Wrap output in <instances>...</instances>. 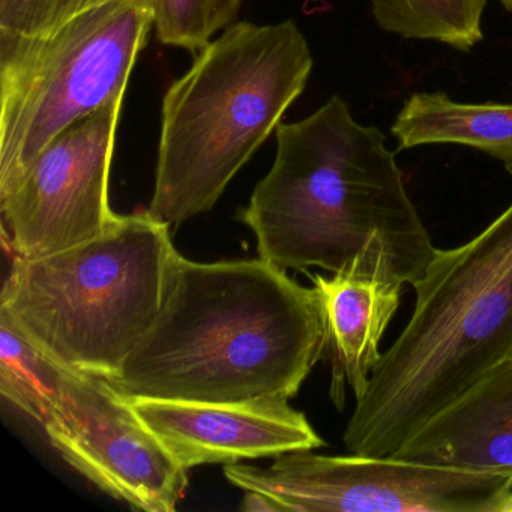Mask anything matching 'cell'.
Instances as JSON below:
<instances>
[{"instance_id": "obj_16", "label": "cell", "mask_w": 512, "mask_h": 512, "mask_svg": "<svg viewBox=\"0 0 512 512\" xmlns=\"http://www.w3.org/2000/svg\"><path fill=\"white\" fill-rule=\"evenodd\" d=\"M152 28L166 46L196 55L235 22L241 0H146Z\"/></svg>"}, {"instance_id": "obj_18", "label": "cell", "mask_w": 512, "mask_h": 512, "mask_svg": "<svg viewBox=\"0 0 512 512\" xmlns=\"http://www.w3.org/2000/svg\"><path fill=\"white\" fill-rule=\"evenodd\" d=\"M242 511L248 512H283L284 508L281 503L266 494L259 493V491H247L244 503L241 506Z\"/></svg>"}, {"instance_id": "obj_7", "label": "cell", "mask_w": 512, "mask_h": 512, "mask_svg": "<svg viewBox=\"0 0 512 512\" xmlns=\"http://www.w3.org/2000/svg\"><path fill=\"white\" fill-rule=\"evenodd\" d=\"M227 481L296 512H508L512 481L496 473L395 457L280 455L269 467L230 463Z\"/></svg>"}, {"instance_id": "obj_3", "label": "cell", "mask_w": 512, "mask_h": 512, "mask_svg": "<svg viewBox=\"0 0 512 512\" xmlns=\"http://www.w3.org/2000/svg\"><path fill=\"white\" fill-rule=\"evenodd\" d=\"M412 287L409 322L382 353L344 430L350 454L391 457L512 358V203L466 244L437 248Z\"/></svg>"}, {"instance_id": "obj_15", "label": "cell", "mask_w": 512, "mask_h": 512, "mask_svg": "<svg viewBox=\"0 0 512 512\" xmlns=\"http://www.w3.org/2000/svg\"><path fill=\"white\" fill-rule=\"evenodd\" d=\"M67 368L0 319V394L46 427L62 398Z\"/></svg>"}, {"instance_id": "obj_9", "label": "cell", "mask_w": 512, "mask_h": 512, "mask_svg": "<svg viewBox=\"0 0 512 512\" xmlns=\"http://www.w3.org/2000/svg\"><path fill=\"white\" fill-rule=\"evenodd\" d=\"M43 428L71 467L131 508L173 512L184 496L188 470L106 377L67 370L58 409Z\"/></svg>"}, {"instance_id": "obj_2", "label": "cell", "mask_w": 512, "mask_h": 512, "mask_svg": "<svg viewBox=\"0 0 512 512\" xmlns=\"http://www.w3.org/2000/svg\"><path fill=\"white\" fill-rule=\"evenodd\" d=\"M328 347L316 287L268 260L176 257L163 307L109 380L128 398L295 397Z\"/></svg>"}, {"instance_id": "obj_17", "label": "cell", "mask_w": 512, "mask_h": 512, "mask_svg": "<svg viewBox=\"0 0 512 512\" xmlns=\"http://www.w3.org/2000/svg\"><path fill=\"white\" fill-rule=\"evenodd\" d=\"M110 0H0V32L43 35Z\"/></svg>"}, {"instance_id": "obj_20", "label": "cell", "mask_w": 512, "mask_h": 512, "mask_svg": "<svg viewBox=\"0 0 512 512\" xmlns=\"http://www.w3.org/2000/svg\"><path fill=\"white\" fill-rule=\"evenodd\" d=\"M508 512H512V499H511V505H509V511Z\"/></svg>"}, {"instance_id": "obj_12", "label": "cell", "mask_w": 512, "mask_h": 512, "mask_svg": "<svg viewBox=\"0 0 512 512\" xmlns=\"http://www.w3.org/2000/svg\"><path fill=\"white\" fill-rule=\"evenodd\" d=\"M325 319L332 356L331 397L338 409L346 404V389L356 400L367 391L379 364L380 343L400 307L401 287L370 275L337 272L313 275Z\"/></svg>"}, {"instance_id": "obj_8", "label": "cell", "mask_w": 512, "mask_h": 512, "mask_svg": "<svg viewBox=\"0 0 512 512\" xmlns=\"http://www.w3.org/2000/svg\"><path fill=\"white\" fill-rule=\"evenodd\" d=\"M124 98L74 122L0 194L5 239L14 256L38 259L106 232L110 170Z\"/></svg>"}, {"instance_id": "obj_1", "label": "cell", "mask_w": 512, "mask_h": 512, "mask_svg": "<svg viewBox=\"0 0 512 512\" xmlns=\"http://www.w3.org/2000/svg\"><path fill=\"white\" fill-rule=\"evenodd\" d=\"M268 175L241 218L260 259L281 269L356 272L413 284L437 248L404 184L394 152L334 95L301 121L280 124Z\"/></svg>"}, {"instance_id": "obj_6", "label": "cell", "mask_w": 512, "mask_h": 512, "mask_svg": "<svg viewBox=\"0 0 512 512\" xmlns=\"http://www.w3.org/2000/svg\"><path fill=\"white\" fill-rule=\"evenodd\" d=\"M151 29L146 0H110L49 34L0 32V194L62 131L124 98Z\"/></svg>"}, {"instance_id": "obj_14", "label": "cell", "mask_w": 512, "mask_h": 512, "mask_svg": "<svg viewBox=\"0 0 512 512\" xmlns=\"http://www.w3.org/2000/svg\"><path fill=\"white\" fill-rule=\"evenodd\" d=\"M380 29L406 40L434 41L460 52L481 43L488 0H368Z\"/></svg>"}, {"instance_id": "obj_5", "label": "cell", "mask_w": 512, "mask_h": 512, "mask_svg": "<svg viewBox=\"0 0 512 512\" xmlns=\"http://www.w3.org/2000/svg\"><path fill=\"white\" fill-rule=\"evenodd\" d=\"M178 250L148 211L38 259L14 257L0 319L67 370L112 379L157 319Z\"/></svg>"}, {"instance_id": "obj_10", "label": "cell", "mask_w": 512, "mask_h": 512, "mask_svg": "<svg viewBox=\"0 0 512 512\" xmlns=\"http://www.w3.org/2000/svg\"><path fill=\"white\" fill-rule=\"evenodd\" d=\"M142 421L185 469L322 448L307 416L287 398L245 403L130 398Z\"/></svg>"}, {"instance_id": "obj_19", "label": "cell", "mask_w": 512, "mask_h": 512, "mask_svg": "<svg viewBox=\"0 0 512 512\" xmlns=\"http://www.w3.org/2000/svg\"><path fill=\"white\" fill-rule=\"evenodd\" d=\"M500 4L503 5V8H505L509 14H512V0H500Z\"/></svg>"}, {"instance_id": "obj_13", "label": "cell", "mask_w": 512, "mask_h": 512, "mask_svg": "<svg viewBox=\"0 0 512 512\" xmlns=\"http://www.w3.org/2000/svg\"><path fill=\"white\" fill-rule=\"evenodd\" d=\"M398 149L460 145L499 160L512 175V104L457 103L443 92H418L391 128Z\"/></svg>"}, {"instance_id": "obj_11", "label": "cell", "mask_w": 512, "mask_h": 512, "mask_svg": "<svg viewBox=\"0 0 512 512\" xmlns=\"http://www.w3.org/2000/svg\"><path fill=\"white\" fill-rule=\"evenodd\" d=\"M391 457L512 481V358L431 416Z\"/></svg>"}, {"instance_id": "obj_4", "label": "cell", "mask_w": 512, "mask_h": 512, "mask_svg": "<svg viewBox=\"0 0 512 512\" xmlns=\"http://www.w3.org/2000/svg\"><path fill=\"white\" fill-rule=\"evenodd\" d=\"M313 65L293 20L233 23L199 50L164 95L149 214L172 227L211 211L277 131Z\"/></svg>"}]
</instances>
